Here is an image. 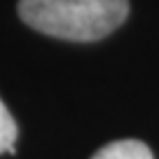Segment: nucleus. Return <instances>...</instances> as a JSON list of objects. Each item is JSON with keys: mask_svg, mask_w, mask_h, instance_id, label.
<instances>
[{"mask_svg": "<svg viewBox=\"0 0 159 159\" xmlns=\"http://www.w3.org/2000/svg\"><path fill=\"white\" fill-rule=\"evenodd\" d=\"M19 16L38 33L94 42L129 16V0H19Z\"/></svg>", "mask_w": 159, "mask_h": 159, "instance_id": "f257e3e1", "label": "nucleus"}, {"mask_svg": "<svg viewBox=\"0 0 159 159\" xmlns=\"http://www.w3.org/2000/svg\"><path fill=\"white\" fill-rule=\"evenodd\" d=\"M91 159H154L152 150L136 138H124V140H112L105 148H101Z\"/></svg>", "mask_w": 159, "mask_h": 159, "instance_id": "f03ea898", "label": "nucleus"}, {"mask_svg": "<svg viewBox=\"0 0 159 159\" xmlns=\"http://www.w3.org/2000/svg\"><path fill=\"white\" fill-rule=\"evenodd\" d=\"M16 136H19V126L16 119L12 117V112L7 110V105L0 98V154H14L16 148Z\"/></svg>", "mask_w": 159, "mask_h": 159, "instance_id": "7ed1b4c3", "label": "nucleus"}]
</instances>
